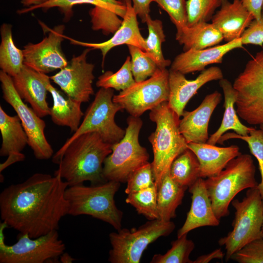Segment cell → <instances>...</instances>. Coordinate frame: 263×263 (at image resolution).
<instances>
[{"mask_svg": "<svg viewBox=\"0 0 263 263\" xmlns=\"http://www.w3.org/2000/svg\"><path fill=\"white\" fill-rule=\"evenodd\" d=\"M243 45L254 44L262 46L263 44V15L258 20L254 19L244 30L241 37Z\"/></svg>", "mask_w": 263, "mask_h": 263, "instance_id": "obj_43", "label": "cell"}, {"mask_svg": "<svg viewBox=\"0 0 263 263\" xmlns=\"http://www.w3.org/2000/svg\"><path fill=\"white\" fill-rule=\"evenodd\" d=\"M6 160L0 164V172H1L5 169L18 162L24 160L25 156L22 152L13 153L8 155Z\"/></svg>", "mask_w": 263, "mask_h": 263, "instance_id": "obj_48", "label": "cell"}, {"mask_svg": "<svg viewBox=\"0 0 263 263\" xmlns=\"http://www.w3.org/2000/svg\"><path fill=\"white\" fill-rule=\"evenodd\" d=\"M0 131L2 143L0 149L1 156L13 153L21 152L28 144L27 134L18 115H8L0 106Z\"/></svg>", "mask_w": 263, "mask_h": 263, "instance_id": "obj_27", "label": "cell"}, {"mask_svg": "<svg viewBox=\"0 0 263 263\" xmlns=\"http://www.w3.org/2000/svg\"><path fill=\"white\" fill-rule=\"evenodd\" d=\"M171 248L164 254L153 255L151 263H193L189 256L195 247V244L187 238V234L171 243Z\"/></svg>", "mask_w": 263, "mask_h": 263, "instance_id": "obj_34", "label": "cell"}, {"mask_svg": "<svg viewBox=\"0 0 263 263\" xmlns=\"http://www.w3.org/2000/svg\"><path fill=\"white\" fill-rule=\"evenodd\" d=\"M89 14L93 30H101L106 35L114 34L122 22L115 12L107 8L94 6L90 10Z\"/></svg>", "mask_w": 263, "mask_h": 263, "instance_id": "obj_38", "label": "cell"}, {"mask_svg": "<svg viewBox=\"0 0 263 263\" xmlns=\"http://www.w3.org/2000/svg\"><path fill=\"white\" fill-rule=\"evenodd\" d=\"M126 6V11L122 24L113 36L109 40L100 43H91L78 41L68 38L71 43L80 45L92 49L101 51L102 55V65L108 52L114 47L126 44L136 46L144 52L146 45L145 39L141 34L135 13L131 0H123Z\"/></svg>", "mask_w": 263, "mask_h": 263, "instance_id": "obj_18", "label": "cell"}, {"mask_svg": "<svg viewBox=\"0 0 263 263\" xmlns=\"http://www.w3.org/2000/svg\"><path fill=\"white\" fill-rule=\"evenodd\" d=\"M188 187L175 182L169 173L162 179L157 187V208L159 219L165 222L176 217L177 208L182 204Z\"/></svg>", "mask_w": 263, "mask_h": 263, "instance_id": "obj_28", "label": "cell"}, {"mask_svg": "<svg viewBox=\"0 0 263 263\" xmlns=\"http://www.w3.org/2000/svg\"><path fill=\"white\" fill-rule=\"evenodd\" d=\"M223 78L221 69L212 66L202 71L193 80L187 79L184 74L171 70H169V107L180 117L189 100L197 93L198 90L207 83Z\"/></svg>", "mask_w": 263, "mask_h": 263, "instance_id": "obj_16", "label": "cell"}, {"mask_svg": "<svg viewBox=\"0 0 263 263\" xmlns=\"http://www.w3.org/2000/svg\"><path fill=\"white\" fill-rule=\"evenodd\" d=\"M169 15L177 30L188 26V14L185 0H154Z\"/></svg>", "mask_w": 263, "mask_h": 263, "instance_id": "obj_41", "label": "cell"}, {"mask_svg": "<svg viewBox=\"0 0 263 263\" xmlns=\"http://www.w3.org/2000/svg\"><path fill=\"white\" fill-rule=\"evenodd\" d=\"M242 46L240 38L213 47L202 50L189 49L175 57L170 70L184 75L203 71L209 64L222 63L226 54Z\"/></svg>", "mask_w": 263, "mask_h": 263, "instance_id": "obj_21", "label": "cell"}, {"mask_svg": "<svg viewBox=\"0 0 263 263\" xmlns=\"http://www.w3.org/2000/svg\"><path fill=\"white\" fill-rule=\"evenodd\" d=\"M220 9L213 16L211 23L221 32L227 42L241 38L254 19L241 0H222Z\"/></svg>", "mask_w": 263, "mask_h": 263, "instance_id": "obj_22", "label": "cell"}, {"mask_svg": "<svg viewBox=\"0 0 263 263\" xmlns=\"http://www.w3.org/2000/svg\"><path fill=\"white\" fill-rule=\"evenodd\" d=\"M100 0L106 2V3H109L114 4H123L124 3V2L117 0Z\"/></svg>", "mask_w": 263, "mask_h": 263, "instance_id": "obj_50", "label": "cell"}, {"mask_svg": "<svg viewBox=\"0 0 263 263\" xmlns=\"http://www.w3.org/2000/svg\"><path fill=\"white\" fill-rule=\"evenodd\" d=\"M81 4H91L94 6L107 8L115 12L122 18L124 17L126 11L125 3L114 4L106 3L100 0H51L37 7L35 10L42 8L46 10L53 7H58L64 14L65 19L68 20L72 16L74 6Z\"/></svg>", "mask_w": 263, "mask_h": 263, "instance_id": "obj_36", "label": "cell"}, {"mask_svg": "<svg viewBox=\"0 0 263 263\" xmlns=\"http://www.w3.org/2000/svg\"><path fill=\"white\" fill-rule=\"evenodd\" d=\"M243 6L253 16L254 19L260 20L262 16L263 0H241Z\"/></svg>", "mask_w": 263, "mask_h": 263, "instance_id": "obj_45", "label": "cell"}, {"mask_svg": "<svg viewBox=\"0 0 263 263\" xmlns=\"http://www.w3.org/2000/svg\"><path fill=\"white\" fill-rule=\"evenodd\" d=\"M233 86L238 116L250 125L263 124V50L247 62Z\"/></svg>", "mask_w": 263, "mask_h": 263, "instance_id": "obj_10", "label": "cell"}, {"mask_svg": "<svg viewBox=\"0 0 263 263\" xmlns=\"http://www.w3.org/2000/svg\"><path fill=\"white\" fill-rule=\"evenodd\" d=\"M157 187L155 184L128 194L126 202L133 207L137 213L149 220L159 219L157 208Z\"/></svg>", "mask_w": 263, "mask_h": 263, "instance_id": "obj_32", "label": "cell"}, {"mask_svg": "<svg viewBox=\"0 0 263 263\" xmlns=\"http://www.w3.org/2000/svg\"><path fill=\"white\" fill-rule=\"evenodd\" d=\"M231 204L235 209L233 228L218 241L226 250V262L247 244L262 237L263 223V200L257 187L249 188L242 201L233 199Z\"/></svg>", "mask_w": 263, "mask_h": 263, "instance_id": "obj_7", "label": "cell"}, {"mask_svg": "<svg viewBox=\"0 0 263 263\" xmlns=\"http://www.w3.org/2000/svg\"><path fill=\"white\" fill-rule=\"evenodd\" d=\"M175 228L174 223L159 219L149 220L138 228H121L109 234L112 248L108 261L111 263H139L149 244L167 236Z\"/></svg>", "mask_w": 263, "mask_h": 263, "instance_id": "obj_9", "label": "cell"}, {"mask_svg": "<svg viewBox=\"0 0 263 263\" xmlns=\"http://www.w3.org/2000/svg\"><path fill=\"white\" fill-rule=\"evenodd\" d=\"M188 188L191 194V207L183 225L177 231V238L197 228L216 226L220 224L213 211L205 180L200 177Z\"/></svg>", "mask_w": 263, "mask_h": 263, "instance_id": "obj_20", "label": "cell"}, {"mask_svg": "<svg viewBox=\"0 0 263 263\" xmlns=\"http://www.w3.org/2000/svg\"><path fill=\"white\" fill-rule=\"evenodd\" d=\"M169 71L158 68L148 79L135 82L127 89L114 95L113 101L120 105L131 116L140 117L169 98Z\"/></svg>", "mask_w": 263, "mask_h": 263, "instance_id": "obj_12", "label": "cell"}, {"mask_svg": "<svg viewBox=\"0 0 263 263\" xmlns=\"http://www.w3.org/2000/svg\"><path fill=\"white\" fill-rule=\"evenodd\" d=\"M50 0H20L21 3L23 6L26 7L19 10L18 13L19 14H24L34 10L37 7Z\"/></svg>", "mask_w": 263, "mask_h": 263, "instance_id": "obj_47", "label": "cell"}, {"mask_svg": "<svg viewBox=\"0 0 263 263\" xmlns=\"http://www.w3.org/2000/svg\"><path fill=\"white\" fill-rule=\"evenodd\" d=\"M200 164L194 153L187 149L172 163L169 175L177 184L189 187L200 178Z\"/></svg>", "mask_w": 263, "mask_h": 263, "instance_id": "obj_30", "label": "cell"}, {"mask_svg": "<svg viewBox=\"0 0 263 263\" xmlns=\"http://www.w3.org/2000/svg\"><path fill=\"white\" fill-rule=\"evenodd\" d=\"M113 89L100 88L93 102L87 108L78 129L68 138L53 155L52 162L58 164L69 144L78 136L88 132H96L106 143L114 144L124 136L125 130L118 126L114 120L116 113L123 107L113 101Z\"/></svg>", "mask_w": 263, "mask_h": 263, "instance_id": "obj_6", "label": "cell"}, {"mask_svg": "<svg viewBox=\"0 0 263 263\" xmlns=\"http://www.w3.org/2000/svg\"><path fill=\"white\" fill-rule=\"evenodd\" d=\"M200 164L199 176L207 178L219 174L233 159L242 153L236 145L220 147L207 143H188Z\"/></svg>", "mask_w": 263, "mask_h": 263, "instance_id": "obj_23", "label": "cell"}, {"mask_svg": "<svg viewBox=\"0 0 263 263\" xmlns=\"http://www.w3.org/2000/svg\"><path fill=\"white\" fill-rule=\"evenodd\" d=\"M0 81L3 98L12 107L19 117L28 137V145L32 150L36 158L49 159L53 157L54 150L44 133L45 121L20 97L14 86L12 76L1 70Z\"/></svg>", "mask_w": 263, "mask_h": 263, "instance_id": "obj_13", "label": "cell"}, {"mask_svg": "<svg viewBox=\"0 0 263 263\" xmlns=\"http://www.w3.org/2000/svg\"><path fill=\"white\" fill-rule=\"evenodd\" d=\"M65 28L63 24L56 26L39 42L25 45L24 64L45 74L67 66L69 62L61 48Z\"/></svg>", "mask_w": 263, "mask_h": 263, "instance_id": "obj_15", "label": "cell"}, {"mask_svg": "<svg viewBox=\"0 0 263 263\" xmlns=\"http://www.w3.org/2000/svg\"><path fill=\"white\" fill-rule=\"evenodd\" d=\"M239 263H263V238L248 243L231 256Z\"/></svg>", "mask_w": 263, "mask_h": 263, "instance_id": "obj_42", "label": "cell"}, {"mask_svg": "<svg viewBox=\"0 0 263 263\" xmlns=\"http://www.w3.org/2000/svg\"><path fill=\"white\" fill-rule=\"evenodd\" d=\"M256 167L251 155L241 154L218 175L205 180L213 211L219 220L229 214V206L238 193L257 187Z\"/></svg>", "mask_w": 263, "mask_h": 263, "instance_id": "obj_5", "label": "cell"}, {"mask_svg": "<svg viewBox=\"0 0 263 263\" xmlns=\"http://www.w3.org/2000/svg\"><path fill=\"white\" fill-rule=\"evenodd\" d=\"M133 8L142 22H145L146 17L149 15L150 4L154 0H131Z\"/></svg>", "mask_w": 263, "mask_h": 263, "instance_id": "obj_44", "label": "cell"}, {"mask_svg": "<svg viewBox=\"0 0 263 263\" xmlns=\"http://www.w3.org/2000/svg\"><path fill=\"white\" fill-rule=\"evenodd\" d=\"M176 39L183 45L185 51L189 49L202 50L218 44L224 38L212 23H198L177 30Z\"/></svg>", "mask_w": 263, "mask_h": 263, "instance_id": "obj_26", "label": "cell"}, {"mask_svg": "<svg viewBox=\"0 0 263 263\" xmlns=\"http://www.w3.org/2000/svg\"><path fill=\"white\" fill-rule=\"evenodd\" d=\"M149 35L146 39V54L156 64L158 68L164 69L170 65L169 59L164 58L162 51V44L165 41L162 22L159 19H152L149 15L146 17Z\"/></svg>", "mask_w": 263, "mask_h": 263, "instance_id": "obj_31", "label": "cell"}, {"mask_svg": "<svg viewBox=\"0 0 263 263\" xmlns=\"http://www.w3.org/2000/svg\"><path fill=\"white\" fill-rule=\"evenodd\" d=\"M149 117L156 129L148 139L153 159L151 163L155 183L158 187L169 173L173 161L188 149V143L179 129V117L164 102L150 110Z\"/></svg>", "mask_w": 263, "mask_h": 263, "instance_id": "obj_3", "label": "cell"}, {"mask_svg": "<svg viewBox=\"0 0 263 263\" xmlns=\"http://www.w3.org/2000/svg\"><path fill=\"white\" fill-rule=\"evenodd\" d=\"M0 32V67L1 71L13 77L20 71L24 65L23 50L15 44L11 24L3 23Z\"/></svg>", "mask_w": 263, "mask_h": 263, "instance_id": "obj_29", "label": "cell"}, {"mask_svg": "<svg viewBox=\"0 0 263 263\" xmlns=\"http://www.w3.org/2000/svg\"><path fill=\"white\" fill-rule=\"evenodd\" d=\"M120 183L113 181L86 186H68L65 197L69 204L68 215H90L108 223L117 230L121 228L123 212L116 206L114 195Z\"/></svg>", "mask_w": 263, "mask_h": 263, "instance_id": "obj_4", "label": "cell"}, {"mask_svg": "<svg viewBox=\"0 0 263 263\" xmlns=\"http://www.w3.org/2000/svg\"><path fill=\"white\" fill-rule=\"evenodd\" d=\"M262 14L263 15V8H262Z\"/></svg>", "mask_w": 263, "mask_h": 263, "instance_id": "obj_53", "label": "cell"}, {"mask_svg": "<svg viewBox=\"0 0 263 263\" xmlns=\"http://www.w3.org/2000/svg\"><path fill=\"white\" fill-rule=\"evenodd\" d=\"M127 46L135 81L140 82L151 76L158 68L156 64L140 48L133 45Z\"/></svg>", "mask_w": 263, "mask_h": 263, "instance_id": "obj_37", "label": "cell"}, {"mask_svg": "<svg viewBox=\"0 0 263 263\" xmlns=\"http://www.w3.org/2000/svg\"><path fill=\"white\" fill-rule=\"evenodd\" d=\"M47 89L53 101L50 114L52 121L57 125L68 127L72 132H75L84 115L81 108L82 103L63 94L51 83Z\"/></svg>", "mask_w": 263, "mask_h": 263, "instance_id": "obj_24", "label": "cell"}, {"mask_svg": "<svg viewBox=\"0 0 263 263\" xmlns=\"http://www.w3.org/2000/svg\"><path fill=\"white\" fill-rule=\"evenodd\" d=\"M260 129L263 130V124L260 125Z\"/></svg>", "mask_w": 263, "mask_h": 263, "instance_id": "obj_52", "label": "cell"}, {"mask_svg": "<svg viewBox=\"0 0 263 263\" xmlns=\"http://www.w3.org/2000/svg\"><path fill=\"white\" fill-rule=\"evenodd\" d=\"M126 183L125 192L127 194L155 185L151 164L148 162L137 169L130 175Z\"/></svg>", "mask_w": 263, "mask_h": 263, "instance_id": "obj_40", "label": "cell"}, {"mask_svg": "<svg viewBox=\"0 0 263 263\" xmlns=\"http://www.w3.org/2000/svg\"><path fill=\"white\" fill-rule=\"evenodd\" d=\"M17 242L7 245L0 242V263H43L58 259L64 252L65 245L59 238L57 230L35 238L21 234Z\"/></svg>", "mask_w": 263, "mask_h": 263, "instance_id": "obj_11", "label": "cell"}, {"mask_svg": "<svg viewBox=\"0 0 263 263\" xmlns=\"http://www.w3.org/2000/svg\"><path fill=\"white\" fill-rule=\"evenodd\" d=\"M68 186L59 174L41 173L10 185L0 194L2 221L32 238L57 230L61 219L68 215Z\"/></svg>", "mask_w": 263, "mask_h": 263, "instance_id": "obj_1", "label": "cell"}, {"mask_svg": "<svg viewBox=\"0 0 263 263\" xmlns=\"http://www.w3.org/2000/svg\"><path fill=\"white\" fill-rule=\"evenodd\" d=\"M91 50L87 48L80 55L73 56L67 66L50 77L64 94L81 103L88 102L94 93V66L87 61V55Z\"/></svg>", "mask_w": 263, "mask_h": 263, "instance_id": "obj_14", "label": "cell"}, {"mask_svg": "<svg viewBox=\"0 0 263 263\" xmlns=\"http://www.w3.org/2000/svg\"><path fill=\"white\" fill-rule=\"evenodd\" d=\"M221 99V94L216 91L206 95L196 109L184 111L183 118L179 121V129L188 143H207L209 138V121Z\"/></svg>", "mask_w": 263, "mask_h": 263, "instance_id": "obj_19", "label": "cell"}, {"mask_svg": "<svg viewBox=\"0 0 263 263\" xmlns=\"http://www.w3.org/2000/svg\"><path fill=\"white\" fill-rule=\"evenodd\" d=\"M132 72L131 57L127 56L122 67L115 73L108 71L98 77L96 85L99 88L124 91L134 82Z\"/></svg>", "mask_w": 263, "mask_h": 263, "instance_id": "obj_35", "label": "cell"}, {"mask_svg": "<svg viewBox=\"0 0 263 263\" xmlns=\"http://www.w3.org/2000/svg\"><path fill=\"white\" fill-rule=\"evenodd\" d=\"M59 258L60 262L62 263H71L75 260V258L66 252L63 253Z\"/></svg>", "mask_w": 263, "mask_h": 263, "instance_id": "obj_49", "label": "cell"}, {"mask_svg": "<svg viewBox=\"0 0 263 263\" xmlns=\"http://www.w3.org/2000/svg\"><path fill=\"white\" fill-rule=\"evenodd\" d=\"M12 79L20 97L30 104L38 116L43 117L50 114L51 108L46 100L47 87L51 83L50 76L24 64Z\"/></svg>", "mask_w": 263, "mask_h": 263, "instance_id": "obj_17", "label": "cell"}, {"mask_svg": "<svg viewBox=\"0 0 263 263\" xmlns=\"http://www.w3.org/2000/svg\"><path fill=\"white\" fill-rule=\"evenodd\" d=\"M219 85L223 90L224 95L225 111L223 118L218 129L212 134L207 143L215 145L225 133L232 130L241 135H247L249 133L252 127L243 125L238 118L235 108L237 98V92L231 83L224 78L219 80Z\"/></svg>", "mask_w": 263, "mask_h": 263, "instance_id": "obj_25", "label": "cell"}, {"mask_svg": "<svg viewBox=\"0 0 263 263\" xmlns=\"http://www.w3.org/2000/svg\"><path fill=\"white\" fill-rule=\"evenodd\" d=\"M222 0H188L186 1L188 26L211 19Z\"/></svg>", "mask_w": 263, "mask_h": 263, "instance_id": "obj_39", "label": "cell"}, {"mask_svg": "<svg viewBox=\"0 0 263 263\" xmlns=\"http://www.w3.org/2000/svg\"><path fill=\"white\" fill-rule=\"evenodd\" d=\"M112 147L96 132L83 134L69 144L54 174H59L69 186L88 181L91 185L105 182L103 163Z\"/></svg>", "mask_w": 263, "mask_h": 263, "instance_id": "obj_2", "label": "cell"}, {"mask_svg": "<svg viewBox=\"0 0 263 263\" xmlns=\"http://www.w3.org/2000/svg\"><path fill=\"white\" fill-rule=\"evenodd\" d=\"M261 237L262 238H263V225H262V230H261Z\"/></svg>", "mask_w": 263, "mask_h": 263, "instance_id": "obj_51", "label": "cell"}, {"mask_svg": "<svg viewBox=\"0 0 263 263\" xmlns=\"http://www.w3.org/2000/svg\"><path fill=\"white\" fill-rule=\"evenodd\" d=\"M225 256V254L223 251L218 248L208 254L198 257L196 260L193 261V263H207L215 259H222Z\"/></svg>", "mask_w": 263, "mask_h": 263, "instance_id": "obj_46", "label": "cell"}, {"mask_svg": "<svg viewBox=\"0 0 263 263\" xmlns=\"http://www.w3.org/2000/svg\"><path fill=\"white\" fill-rule=\"evenodd\" d=\"M127 123L124 136L112 145V151L104 160L103 174L107 181L126 183L135 170L149 162V154L139 141L141 119L130 115Z\"/></svg>", "mask_w": 263, "mask_h": 263, "instance_id": "obj_8", "label": "cell"}, {"mask_svg": "<svg viewBox=\"0 0 263 263\" xmlns=\"http://www.w3.org/2000/svg\"><path fill=\"white\" fill-rule=\"evenodd\" d=\"M231 139H240L245 141L249 148L250 152L257 159L261 175V182L257 188L259 189L263 200V130H256L252 127L249 133L247 135H239L236 132H225L222 135L217 143H223Z\"/></svg>", "mask_w": 263, "mask_h": 263, "instance_id": "obj_33", "label": "cell"}]
</instances>
